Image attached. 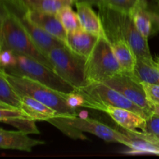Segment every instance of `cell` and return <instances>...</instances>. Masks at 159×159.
<instances>
[{"label": "cell", "mask_w": 159, "mask_h": 159, "mask_svg": "<svg viewBox=\"0 0 159 159\" xmlns=\"http://www.w3.org/2000/svg\"><path fill=\"white\" fill-rule=\"evenodd\" d=\"M98 7L106 37L124 39L130 47L137 59L153 64L154 58L149 48L148 39L145 38L137 29L132 16L114 10L103 4Z\"/></svg>", "instance_id": "cell-1"}, {"label": "cell", "mask_w": 159, "mask_h": 159, "mask_svg": "<svg viewBox=\"0 0 159 159\" xmlns=\"http://www.w3.org/2000/svg\"><path fill=\"white\" fill-rule=\"evenodd\" d=\"M3 74L20 96H27L48 106L57 113L58 116H79L77 110L71 108L65 100L64 93L54 90L35 80L9 74L3 69Z\"/></svg>", "instance_id": "cell-2"}, {"label": "cell", "mask_w": 159, "mask_h": 159, "mask_svg": "<svg viewBox=\"0 0 159 159\" xmlns=\"http://www.w3.org/2000/svg\"><path fill=\"white\" fill-rule=\"evenodd\" d=\"M8 7L9 12L3 21L2 28V49L6 48L16 54L32 57L54 70L50 61L39 50L9 5Z\"/></svg>", "instance_id": "cell-3"}, {"label": "cell", "mask_w": 159, "mask_h": 159, "mask_svg": "<svg viewBox=\"0 0 159 159\" xmlns=\"http://www.w3.org/2000/svg\"><path fill=\"white\" fill-rule=\"evenodd\" d=\"M122 71L105 34L99 36L93 51L86 58L85 79L87 85L105 82Z\"/></svg>", "instance_id": "cell-4"}, {"label": "cell", "mask_w": 159, "mask_h": 159, "mask_svg": "<svg viewBox=\"0 0 159 159\" xmlns=\"http://www.w3.org/2000/svg\"><path fill=\"white\" fill-rule=\"evenodd\" d=\"M46 57L52 65L54 71L76 90L87 85L85 57L75 54L67 46L52 48L47 53Z\"/></svg>", "instance_id": "cell-5"}, {"label": "cell", "mask_w": 159, "mask_h": 159, "mask_svg": "<svg viewBox=\"0 0 159 159\" xmlns=\"http://www.w3.org/2000/svg\"><path fill=\"white\" fill-rule=\"evenodd\" d=\"M5 71L9 74L29 78L61 93L76 91L75 87L65 82L54 70L27 56L16 54L15 65Z\"/></svg>", "instance_id": "cell-6"}, {"label": "cell", "mask_w": 159, "mask_h": 159, "mask_svg": "<svg viewBox=\"0 0 159 159\" xmlns=\"http://www.w3.org/2000/svg\"><path fill=\"white\" fill-rule=\"evenodd\" d=\"M76 92L81 93L86 99L87 108L102 111L107 106H113L131 110L146 119L148 118L143 109L103 82L88 84L85 87L77 89Z\"/></svg>", "instance_id": "cell-7"}, {"label": "cell", "mask_w": 159, "mask_h": 159, "mask_svg": "<svg viewBox=\"0 0 159 159\" xmlns=\"http://www.w3.org/2000/svg\"><path fill=\"white\" fill-rule=\"evenodd\" d=\"M103 83L143 109L148 117L153 114V105L148 100L142 82L135 77L133 72L122 71Z\"/></svg>", "instance_id": "cell-8"}, {"label": "cell", "mask_w": 159, "mask_h": 159, "mask_svg": "<svg viewBox=\"0 0 159 159\" xmlns=\"http://www.w3.org/2000/svg\"><path fill=\"white\" fill-rule=\"evenodd\" d=\"M66 118L71 125L81 131L92 134L107 142L119 143L127 145L128 138L118 129L112 128L105 124L91 118H84L79 116Z\"/></svg>", "instance_id": "cell-9"}, {"label": "cell", "mask_w": 159, "mask_h": 159, "mask_svg": "<svg viewBox=\"0 0 159 159\" xmlns=\"http://www.w3.org/2000/svg\"><path fill=\"white\" fill-rule=\"evenodd\" d=\"M117 128L120 131L126 135L128 138L127 147L130 150L127 154H152L159 155V138L155 135L148 132H140L138 130H130L127 129Z\"/></svg>", "instance_id": "cell-10"}, {"label": "cell", "mask_w": 159, "mask_h": 159, "mask_svg": "<svg viewBox=\"0 0 159 159\" xmlns=\"http://www.w3.org/2000/svg\"><path fill=\"white\" fill-rule=\"evenodd\" d=\"M137 29L148 39L159 30V13L152 8L148 0L138 6L130 14Z\"/></svg>", "instance_id": "cell-11"}, {"label": "cell", "mask_w": 159, "mask_h": 159, "mask_svg": "<svg viewBox=\"0 0 159 159\" xmlns=\"http://www.w3.org/2000/svg\"><path fill=\"white\" fill-rule=\"evenodd\" d=\"M25 15L33 23L38 26L53 37L61 40L67 46L68 33L55 14L26 9L25 11Z\"/></svg>", "instance_id": "cell-12"}, {"label": "cell", "mask_w": 159, "mask_h": 159, "mask_svg": "<svg viewBox=\"0 0 159 159\" xmlns=\"http://www.w3.org/2000/svg\"><path fill=\"white\" fill-rule=\"evenodd\" d=\"M44 144V141L30 138L28 134L20 130H7L0 127V149L31 152L34 147Z\"/></svg>", "instance_id": "cell-13"}, {"label": "cell", "mask_w": 159, "mask_h": 159, "mask_svg": "<svg viewBox=\"0 0 159 159\" xmlns=\"http://www.w3.org/2000/svg\"><path fill=\"white\" fill-rule=\"evenodd\" d=\"M102 111L107 113L119 127L130 130H136L138 128L142 131L145 130L147 119L135 112L113 106H107Z\"/></svg>", "instance_id": "cell-14"}, {"label": "cell", "mask_w": 159, "mask_h": 159, "mask_svg": "<svg viewBox=\"0 0 159 159\" xmlns=\"http://www.w3.org/2000/svg\"><path fill=\"white\" fill-rule=\"evenodd\" d=\"M99 37V36L82 29L73 31L68 33L67 47L75 54L87 58L93 51Z\"/></svg>", "instance_id": "cell-15"}, {"label": "cell", "mask_w": 159, "mask_h": 159, "mask_svg": "<svg viewBox=\"0 0 159 159\" xmlns=\"http://www.w3.org/2000/svg\"><path fill=\"white\" fill-rule=\"evenodd\" d=\"M75 6L82 29L99 37L102 35L104 33L100 17L95 12L92 6L82 2L75 3Z\"/></svg>", "instance_id": "cell-16"}, {"label": "cell", "mask_w": 159, "mask_h": 159, "mask_svg": "<svg viewBox=\"0 0 159 159\" xmlns=\"http://www.w3.org/2000/svg\"><path fill=\"white\" fill-rule=\"evenodd\" d=\"M123 71L134 72L137 58L128 43L119 37L107 39Z\"/></svg>", "instance_id": "cell-17"}, {"label": "cell", "mask_w": 159, "mask_h": 159, "mask_svg": "<svg viewBox=\"0 0 159 159\" xmlns=\"http://www.w3.org/2000/svg\"><path fill=\"white\" fill-rule=\"evenodd\" d=\"M21 97V110L34 120L47 121L50 118L58 116L57 112L48 106L40 101L27 96H20Z\"/></svg>", "instance_id": "cell-18"}, {"label": "cell", "mask_w": 159, "mask_h": 159, "mask_svg": "<svg viewBox=\"0 0 159 159\" xmlns=\"http://www.w3.org/2000/svg\"><path fill=\"white\" fill-rule=\"evenodd\" d=\"M20 2L27 10L52 14H56L61 8L71 6L75 2V0H20Z\"/></svg>", "instance_id": "cell-19"}, {"label": "cell", "mask_w": 159, "mask_h": 159, "mask_svg": "<svg viewBox=\"0 0 159 159\" xmlns=\"http://www.w3.org/2000/svg\"><path fill=\"white\" fill-rule=\"evenodd\" d=\"M134 75L141 82L159 85V69L154 64H148L137 59Z\"/></svg>", "instance_id": "cell-20"}, {"label": "cell", "mask_w": 159, "mask_h": 159, "mask_svg": "<svg viewBox=\"0 0 159 159\" xmlns=\"http://www.w3.org/2000/svg\"><path fill=\"white\" fill-rule=\"evenodd\" d=\"M0 100L14 108L21 110V97L12 86L0 68Z\"/></svg>", "instance_id": "cell-21"}, {"label": "cell", "mask_w": 159, "mask_h": 159, "mask_svg": "<svg viewBox=\"0 0 159 159\" xmlns=\"http://www.w3.org/2000/svg\"><path fill=\"white\" fill-rule=\"evenodd\" d=\"M49 124H52L54 127L58 129L59 130L62 132L64 134L69 137L71 139L74 140H87L85 135H84V132L81 131L79 129L75 127L74 126L71 125L67 118L65 116H56L52 118H50L47 120Z\"/></svg>", "instance_id": "cell-22"}, {"label": "cell", "mask_w": 159, "mask_h": 159, "mask_svg": "<svg viewBox=\"0 0 159 159\" xmlns=\"http://www.w3.org/2000/svg\"><path fill=\"white\" fill-rule=\"evenodd\" d=\"M56 16L61 22L67 33L82 29L80 20L77 12H74L71 6H65L57 11Z\"/></svg>", "instance_id": "cell-23"}, {"label": "cell", "mask_w": 159, "mask_h": 159, "mask_svg": "<svg viewBox=\"0 0 159 159\" xmlns=\"http://www.w3.org/2000/svg\"><path fill=\"white\" fill-rule=\"evenodd\" d=\"M145 1L146 0H103L101 4L119 12L131 14L139 5Z\"/></svg>", "instance_id": "cell-24"}, {"label": "cell", "mask_w": 159, "mask_h": 159, "mask_svg": "<svg viewBox=\"0 0 159 159\" xmlns=\"http://www.w3.org/2000/svg\"><path fill=\"white\" fill-rule=\"evenodd\" d=\"M35 122L36 120H34L26 119V118H16L9 121L8 124L13 126L16 128L18 129V130L24 132L28 134H39L40 131L37 129Z\"/></svg>", "instance_id": "cell-25"}, {"label": "cell", "mask_w": 159, "mask_h": 159, "mask_svg": "<svg viewBox=\"0 0 159 159\" xmlns=\"http://www.w3.org/2000/svg\"><path fill=\"white\" fill-rule=\"evenodd\" d=\"M16 118L30 119L24 112L20 109H2L0 108V122L9 124V121ZM32 120V119H31Z\"/></svg>", "instance_id": "cell-26"}, {"label": "cell", "mask_w": 159, "mask_h": 159, "mask_svg": "<svg viewBox=\"0 0 159 159\" xmlns=\"http://www.w3.org/2000/svg\"><path fill=\"white\" fill-rule=\"evenodd\" d=\"M65 100L67 101L68 105L75 110H78L79 107H88L86 99L81 93L78 92H73L69 93H64Z\"/></svg>", "instance_id": "cell-27"}, {"label": "cell", "mask_w": 159, "mask_h": 159, "mask_svg": "<svg viewBox=\"0 0 159 159\" xmlns=\"http://www.w3.org/2000/svg\"><path fill=\"white\" fill-rule=\"evenodd\" d=\"M16 62V54L11 50L3 48L0 51V68L6 70L14 66Z\"/></svg>", "instance_id": "cell-28"}, {"label": "cell", "mask_w": 159, "mask_h": 159, "mask_svg": "<svg viewBox=\"0 0 159 159\" xmlns=\"http://www.w3.org/2000/svg\"><path fill=\"white\" fill-rule=\"evenodd\" d=\"M147 99L152 105H159V85L142 82Z\"/></svg>", "instance_id": "cell-29"}, {"label": "cell", "mask_w": 159, "mask_h": 159, "mask_svg": "<svg viewBox=\"0 0 159 159\" xmlns=\"http://www.w3.org/2000/svg\"><path fill=\"white\" fill-rule=\"evenodd\" d=\"M144 132L152 134L159 138V116L152 114L146 120V128Z\"/></svg>", "instance_id": "cell-30"}, {"label": "cell", "mask_w": 159, "mask_h": 159, "mask_svg": "<svg viewBox=\"0 0 159 159\" xmlns=\"http://www.w3.org/2000/svg\"><path fill=\"white\" fill-rule=\"evenodd\" d=\"M9 12L6 0H0V48L2 49V28L3 21L6 18V15Z\"/></svg>", "instance_id": "cell-31"}, {"label": "cell", "mask_w": 159, "mask_h": 159, "mask_svg": "<svg viewBox=\"0 0 159 159\" xmlns=\"http://www.w3.org/2000/svg\"><path fill=\"white\" fill-rule=\"evenodd\" d=\"M75 2H82V3H86V4L90 5V6H99L101 3L102 2L103 0H75Z\"/></svg>", "instance_id": "cell-32"}, {"label": "cell", "mask_w": 159, "mask_h": 159, "mask_svg": "<svg viewBox=\"0 0 159 159\" xmlns=\"http://www.w3.org/2000/svg\"><path fill=\"white\" fill-rule=\"evenodd\" d=\"M0 108L2 109H12L14 108V107H12L11 106L8 105V104L5 103L4 102H2V101L0 100Z\"/></svg>", "instance_id": "cell-33"}, {"label": "cell", "mask_w": 159, "mask_h": 159, "mask_svg": "<svg viewBox=\"0 0 159 159\" xmlns=\"http://www.w3.org/2000/svg\"><path fill=\"white\" fill-rule=\"evenodd\" d=\"M153 114L159 116V105L153 106Z\"/></svg>", "instance_id": "cell-34"}, {"label": "cell", "mask_w": 159, "mask_h": 159, "mask_svg": "<svg viewBox=\"0 0 159 159\" xmlns=\"http://www.w3.org/2000/svg\"><path fill=\"white\" fill-rule=\"evenodd\" d=\"M153 64H154V65H155V66L158 68V69H159V57H157L155 60L154 59Z\"/></svg>", "instance_id": "cell-35"}, {"label": "cell", "mask_w": 159, "mask_h": 159, "mask_svg": "<svg viewBox=\"0 0 159 159\" xmlns=\"http://www.w3.org/2000/svg\"><path fill=\"white\" fill-rule=\"evenodd\" d=\"M1 50H2V49H1V48H0V51H1Z\"/></svg>", "instance_id": "cell-36"}]
</instances>
